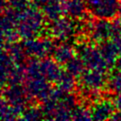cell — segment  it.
<instances>
[{"instance_id":"obj_18","label":"cell","mask_w":121,"mask_h":121,"mask_svg":"<svg viewBox=\"0 0 121 121\" xmlns=\"http://www.w3.org/2000/svg\"><path fill=\"white\" fill-rule=\"evenodd\" d=\"M57 85L61 88L66 93H72L76 89V77L69 73L68 71H62L59 80L57 81Z\"/></svg>"},{"instance_id":"obj_5","label":"cell","mask_w":121,"mask_h":121,"mask_svg":"<svg viewBox=\"0 0 121 121\" xmlns=\"http://www.w3.org/2000/svg\"><path fill=\"white\" fill-rule=\"evenodd\" d=\"M50 23L51 25L49 26V32L52 38L59 42H67L69 39L76 36L77 32L80 31L79 25L76 24L75 20L69 17H60Z\"/></svg>"},{"instance_id":"obj_12","label":"cell","mask_w":121,"mask_h":121,"mask_svg":"<svg viewBox=\"0 0 121 121\" xmlns=\"http://www.w3.org/2000/svg\"><path fill=\"white\" fill-rule=\"evenodd\" d=\"M41 68H42V73L49 82H55L59 80L62 70L60 67V64L53 59H48V58H43L41 60Z\"/></svg>"},{"instance_id":"obj_24","label":"cell","mask_w":121,"mask_h":121,"mask_svg":"<svg viewBox=\"0 0 121 121\" xmlns=\"http://www.w3.org/2000/svg\"><path fill=\"white\" fill-rule=\"evenodd\" d=\"M43 118H44L43 109L33 105L26 107V109L21 115V119H24V120H38Z\"/></svg>"},{"instance_id":"obj_10","label":"cell","mask_w":121,"mask_h":121,"mask_svg":"<svg viewBox=\"0 0 121 121\" xmlns=\"http://www.w3.org/2000/svg\"><path fill=\"white\" fill-rule=\"evenodd\" d=\"M63 13L74 20H84L87 17L86 0H63Z\"/></svg>"},{"instance_id":"obj_28","label":"cell","mask_w":121,"mask_h":121,"mask_svg":"<svg viewBox=\"0 0 121 121\" xmlns=\"http://www.w3.org/2000/svg\"><path fill=\"white\" fill-rule=\"evenodd\" d=\"M37 5L43 6L47 3H54V2H63V0H36Z\"/></svg>"},{"instance_id":"obj_20","label":"cell","mask_w":121,"mask_h":121,"mask_svg":"<svg viewBox=\"0 0 121 121\" xmlns=\"http://www.w3.org/2000/svg\"><path fill=\"white\" fill-rule=\"evenodd\" d=\"M84 67H85V65H84L82 60L78 55L74 56L65 64V70L68 71L69 73H71L72 75H74L76 78L79 77L83 73V71L85 70Z\"/></svg>"},{"instance_id":"obj_7","label":"cell","mask_w":121,"mask_h":121,"mask_svg":"<svg viewBox=\"0 0 121 121\" xmlns=\"http://www.w3.org/2000/svg\"><path fill=\"white\" fill-rule=\"evenodd\" d=\"M24 86L31 100L35 99L41 102L46 100L51 95V93L53 91V87L51 86L49 81L44 78H26L25 79Z\"/></svg>"},{"instance_id":"obj_16","label":"cell","mask_w":121,"mask_h":121,"mask_svg":"<svg viewBox=\"0 0 121 121\" xmlns=\"http://www.w3.org/2000/svg\"><path fill=\"white\" fill-rule=\"evenodd\" d=\"M42 10L45 16V18L53 22L61 17L63 13V6L62 2H54V3H47L42 6Z\"/></svg>"},{"instance_id":"obj_22","label":"cell","mask_w":121,"mask_h":121,"mask_svg":"<svg viewBox=\"0 0 121 121\" xmlns=\"http://www.w3.org/2000/svg\"><path fill=\"white\" fill-rule=\"evenodd\" d=\"M30 6L31 3L29 0H2V4H1L2 9L8 7L19 13L23 12Z\"/></svg>"},{"instance_id":"obj_6","label":"cell","mask_w":121,"mask_h":121,"mask_svg":"<svg viewBox=\"0 0 121 121\" xmlns=\"http://www.w3.org/2000/svg\"><path fill=\"white\" fill-rule=\"evenodd\" d=\"M88 9L97 19L112 20L119 13V0H86Z\"/></svg>"},{"instance_id":"obj_11","label":"cell","mask_w":121,"mask_h":121,"mask_svg":"<svg viewBox=\"0 0 121 121\" xmlns=\"http://www.w3.org/2000/svg\"><path fill=\"white\" fill-rule=\"evenodd\" d=\"M114 102L110 99L96 100L94 106L91 108L92 119L94 120H106L111 119V117L115 112Z\"/></svg>"},{"instance_id":"obj_3","label":"cell","mask_w":121,"mask_h":121,"mask_svg":"<svg viewBox=\"0 0 121 121\" xmlns=\"http://www.w3.org/2000/svg\"><path fill=\"white\" fill-rule=\"evenodd\" d=\"M3 98L15 110V112L22 115L30 102V97L28 96L25 86L20 84L7 85L3 88Z\"/></svg>"},{"instance_id":"obj_19","label":"cell","mask_w":121,"mask_h":121,"mask_svg":"<svg viewBox=\"0 0 121 121\" xmlns=\"http://www.w3.org/2000/svg\"><path fill=\"white\" fill-rule=\"evenodd\" d=\"M26 78V63L25 64H15V66L12 68V70L10 71V73L9 75L7 85L21 84L22 82H25Z\"/></svg>"},{"instance_id":"obj_2","label":"cell","mask_w":121,"mask_h":121,"mask_svg":"<svg viewBox=\"0 0 121 121\" xmlns=\"http://www.w3.org/2000/svg\"><path fill=\"white\" fill-rule=\"evenodd\" d=\"M76 52L77 55L82 60L87 69H95L106 72V70L110 68L99 48H96L90 43L81 42L77 45Z\"/></svg>"},{"instance_id":"obj_1","label":"cell","mask_w":121,"mask_h":121,"mask_svg":"<svg viewBox=\"0 0 121 121\" xmlns=\"http://www.w3.org/2000/svg\"><path fill=\"white\" fill-rule=\"evenodd\" d=\"M45 19L43 10H40L35 7H28L20 13L17 24V31L20 38L27 40L38 37L43 29Z\"/></svg>"},{"instance_id":"obj_30","label":"cell","mask_w":121,"mask_h":121,"mask_svg":"<svg viewBox=\"0 0 121 121\" xmlns=\"http://www.w3.org/2000/svg\"><path fill=\"white\" fill-rule=\"evenodd\" d=\"M114 66L116 67V69H120V70H121V56L117 58V60H116V61H115V65H114Z\"/></svg>"},{"instance_id":"obj_9","label":"cell","mask_w":121,"mask_h":121,"mask_svg":"<svg viewBox=\"0 0 121 121\" xmlns=\"http://www.w3.org/2000/svg\"><path fill=\"white\" fill-rule=\"evenodd\" d=\"M91 40L94 43H101L112 38V21L106 19L94 20L91 23L89 33Z\"/></svg>"},{"instance_id":"obj_13","label":"cell","mask_w":121,"mask_h":121,"mask_svg":"<svg viewBox=\"0 0 121 121\" xmlns=\"http://www.w3.org/2000/svg\"><path fill=\"white\" fill-rule=\"evenodd\" d=\"M76 48H74L67 42H60L58 45H56L53 51V59L59 63L65 65L75 55Z\"/></svg>"},{"instance_id":"obj_31","label":"cell","mask_w":121,"mask_h":121,"mask_svg":"<svg viewBox=\"0 0 121 121\" xmlns=\"http://www.w3.org/2000/svg\"><path fill=\"white\" fill-rule=\"evenodd\" d=\"M119 14L121 16V0H119Z\"/></svg>"},{"instance_id":"obj_26","label":"cell","mask_w":121,"mask_h":121,"mask_svg":"<svg viewBox=\"0 0 121 121\" xmlns=\"http://www.w3.org/2000/svg\"><path fill=\"white\" fill-rule=\"evenodd\" d=\"M113 102H114V105H115V108L117 109V111L121 112V94L116 95Z\"/></svg>"},{"instance_id":"obj_21","label":"cell","mask_w":121,"mask_h":121,"mask_svg":"<svg viewBox=\"0 0 121 121\" xmlns=\"http://www.w3.org/2000/svg\"><path fill=\"white\" fill-rule=\"evenodd\" d=\"M107 87L110 92L115 95L121 94V70L117 69L108 78Z\"/></svg>"},{"instance_id":"obj_14","label":"cell","mask_w":121,"mask_h":121,"mask_svg":"<svg viewBox=\"0 0 121 121\" xmlns=\"http://www.w3.org/2000/svg\"><path fill=\"white\" fill-rule=\"evenodd\" d=\"M98 48H99L103 58L105 59L106 62L108 63L109 67L114 66L115 61L120 54L118 52V49H117L113 40L112 41L108 40V41H105V42L99 43Z\"/></svg>"},{"instance_id":"obj_17","label":"cell","mask_w":121,"mask_h":121,"mask_svg":"<svg viewBox=\"0 0 121 121\" xmlns=\"http://www.w3.org/2000/svg\"><path fill=\"white\" fill-rule=\"evenodd\" d=\"M15 64L16 63L11 60V58L7 53V51L2 49V53H1V84H2L3 88L5 86H7L9 75L10 71L12 70V68L15 66Z\"/></svg>"},{"instance_id":"obj_4","label":"cell","mask_w":121,"mask_h":121,"mask_svg":"<svg viewBox=\"0 0 121 121\" xmlns=\"http://www.w3.org/2000/svg\"><path fill=\"white\" fill-rule=\"evenodd\" d=\"M54 38H31L25 40L23 43V46L25 48L26 54L30 56L31 58L43 59L48 55H52L53 51L56 47Z\"/></svg>"},{"instance_id":"obj_15","label":"cell","mask_w":121,"mask_h":121,"mask_svg":"<svg viewBox=\"0 0 121 121\" xmlns=\"http://www.w3.org/2000/svg\"><path fill=\"white\" fill-rule=\"evenodd\" d=\"M2 49L7 51V53L9 55L11 60L16 64H25L26 57L27 55L26 54L23 43L20 44L17 42L12 43H3Z\"/></svg>"},{"instance_id":"obj_25","label":"cell","mask_w":121,"mask_h":121,"mask_svg":"<svg viewBox=\"0 0 121 121\" xmlns=\"http://www.w3.org/2000/svg\"><path fill=\"white\" fill-rule=\"evenodd\" d=\"M72 119L73 120H82V121L92 119L91 109L77 105V107L72 111Z\"/></svg>"},{"instance_id":"obj_27","label":"cell","mask_w":121,"mask_h":121,"mask_svg":"<svg viewBox=\"0 0 121 121\" xmlns=\"http://www.w3.org/2000/svg\"><path fill=\"white\" fill-rule=\"evenodd\" d=\"M112 40H113V42H114V43H115V45H116V47H117V49H118L119 54L121 55V35H119V36L113 38Z\"/></svg>"},{"instance_id":"obj_8","label":"cell","mask_w":121,"mask_h":121,"mask_svg":"<svg viewBox=\"0 0 121 121\" xmlns=\"http://www.w3.org/2000/svg\"><path fill=\"white\" fill-rule=\"evenodd\" d=\"M78 78L79 85L83 90L100 91L107 85L108 82L107 77L105 76V72L95 69L84 70Z\"/></svg>"},{"instance_id":"obj_29","label":"cell","mask_w":121,"mask_h":121,"mask_svg":"<svg viewBox=\"0 0 121 121\" xmlns=\"http://www.w3.org/2000/svg\"><path fill=\"white\" fill-rule=\"evenodd\" d=\"M111 120H115V121H121V112H115L113 115L111 117Z\"/></svg>"},{"instance_id":"obj_23","label":"cell","mask_w":121,"mask_h":121,"mask_svg":"<svg viewBox=\"0 0 121 121\" xmlns=\"http://www.w3.org/2000/svg\"><path fill=\"white\" fill-rule=\"evenodd\" d=\"M20 115L15 112V110L2 97L1 100V119L4 121L15 120Z\"/></svg>"}]
</instances>
